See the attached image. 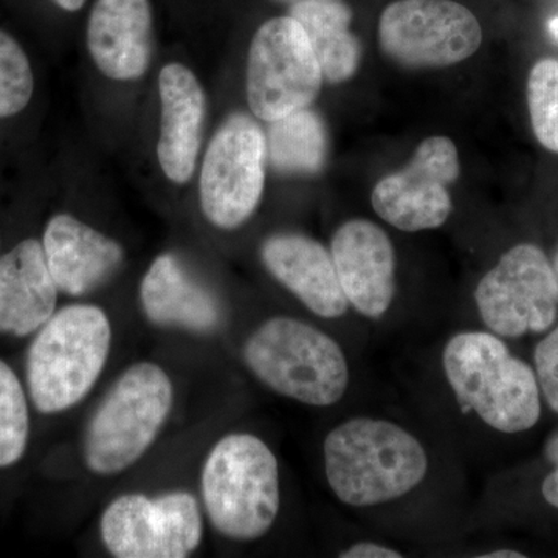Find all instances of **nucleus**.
Returning a JSON list of instances; mask_svg holds the SVG:
<instances>
[{"instance_id":"18","label":"nucleus","mask_w":558,"mask_h":558,"mask_svg":"<svg viewBox=\"0 0 558 558\" xmlns=\"http://www.w3.org/2000/svg\"><path fill=\"white\" fill-rule=\"evenodd\" d=\"M58 286L43 244L22 241L0 259V332L25 337L54 314Z\"/></svg>"},{"instance_id":"21","label":"nucleus","mask_w":558,"mask_h":558,"mask_svg":"<svg viewBox=\"0 0 558 558\" xmlns=\"http://www.w3.org/2000/svg\"><path fill=\"white\" fill-rule=\"evenodd\" d=\"M510 481L508 520L558 531V427L549 433L537 458Z\"/></svg>"},{"instance_id":"29","label":"nucleus","mask_w":558,"mask_h":558,"mask_svg":"<svg viewBox=\"0 0 558 558\" xmlns=\"http://www.w3.org/2000/svg\"><path fill=\"white\" fill-rule=\"evenodd\" d=\"M60 9L65 11H78L86 0H53Z\"/></svg>"},{"instance_id":"26","label":"nucleus","mask_w":558,"mask_h":558,"mask_svg":"<svg viewBox=\"0 0 558 558\" xmlns=\"http://www.w3.org/2000/svg\"><path fill=\"white\" fill-rule=\"evenodd\" d=\"M531 365L537 376L546 411L558 417V319L535 341Z\"/></svg>"},{"instance_id":"24","label":"nucleus","mask_w":558,"mask_h":558,"mask_svg":"<svg viewBox=\"0 0 558 558\" xmlns=\"http://www.w3.org/2000/svg\"><path fill=\"white\" fill-rule=\"evenodd\" d=\"M526 95L535 138L543 148L558 154V60L545 58L532 65Z\"/></svg>"},{"instance_id":"6","label":"nucleus","mask_w":558,"mask_h":558,"mask_svg":"<svg viewBox=\"0 0 558 558\" xmlns=\"http://www.w3.org/2000/svg\"><path fill=\"white\" fill-rule=\"evenodd\" d=\"M174 389L154 363L131 366L92 417L84 442L87 468L113 475L131 468L153 446L170 416Z\"/></svg>"},{"instance_id":"13","label":"nucleus","mask_w":558,"mask_h":558,"mask_svg":"<svg viewBox=\"0 0 558 558\" xmlns=\"http://www.w3.org/2000/svg\"><path fill=\"white\" fill-rule=\"evenodd\" d=\"M330 255L349 307L379 322L396 300V250L387 231L368 219H351L330 241Z\"/></svg>"},{"instance_id":"12","label":"nucleus","mask_w":558,"mask_h":558,"mask_svg":"<svg viewBox=\"0 0 558 558\" xmlns=\"http://www.w3.org/2000/svg\"><path fill=\"white\" fill-rule=\"evenodd\" d=\"M461 172L449 137L425 138L403 170L385 175L371 193L380 219L407 233L440 229L453 211L450 185Z\"/></svg>"},{"instance_id":"30","label":"nucleus","mask_w":558,"mask_h":558,"mask_svg":"<svg viewBox=\"0 0 558 558\" xmlns=\"http://www.w3.org/2000/svg\"><path fill=\"white\" fill-rule=\"evenodd\" d=\"M548 28L550 35L558 40V16L554 17V20L549 22Z\"/></svg>"},{"instance_id":"28","label":"nucleus","mask_w":558,"mask_h":558,"mask_svg":"<svg viewBox=\"0 0 558 558\" xmlns=\"http://www.w3.org/2000/svg\"><path fill=\"white\" fill-rule=\"evenodd\" d=\"M526 550L515 548V546H497V548L481 550V554H475L480 558H524L529 557Z\"/></svg>"},{"instance_id":"7","label":"nucleus","mask_w":558,"mask_h":558,"mask_svg":"<svg viewBox=\"0 0 558 558\" xmlns=\"http://www.w3.org/2000/svg\"><path fill=\"white\" fill-rule=\"evenodd\" d=\"M476 314L484 328L512 341L538 337L558 319V278L542 245L521 241L481 277Z\"/></svg>"},{"instance_id":"19","label":"nucleus","mask_w":558,"mask_h":558,"mask_svg":"<svg viewBox=\"0 0 558 558\" xmlns=\"http://www.w3.org/2000/svg\"><path fill=\"white\" fill-rule=\"evenodd\" d=\"M140 299L146 317L159 326L209 332L220 323L218 301L172 255L154 260Z\"/></svg>"},{"instance_id":"3","label":"nucleus","mask_w":558,"mask_h":558,"mask_svg":"<svg viewBox=\"0 0 558 558\" xmlns=\"http://www.w3.org/2000/svg\"><path fill=\"white\" fill-rule=\"evenodd\" d=\"M253 376L279 396L328 409L347 396L351 368L339 341L310 323L271 317L245 341Z\"/></svg>"},{"instance_id":"20","label":"nucleus","mask_w":558,"mask_h":558,"mask_svg":"<svg viewBox=\"0 0 558 558\" xmlns=\"http://www.w3.org/2000/svg\"><path fill=\"white\" fill-rule=\"evenodd\" d=\"M289 16L306 33L323 78L340 84L357 73L362 46L351 32L352 11L347 3L340 0L295 2Z\"/></svg>"},{"instance_id":"8","label":"nucleus","mask_w":558,"mask_h":558,"mask_svg":"<svg viewBox=\"0 0 558 558\" xmlns=\"http://www.w3.org/2000/svg\"><path fill=\"white\" fill-rule=\"evenodd\" d=\"M323 72L303 27L290 16L264 22L250 44L247 100L259 120L275 121L310 108Z\"/></svg>"},{"instance_id":"11","label":"nucleus","mask_w":558,"mask_h":558,"mask_svg":"<svg viewBox=\"0 0 558 558\" xmlns=\"http://www.w3.org/2000/svg\"><path fill=\"white\" fill-rule=\"evenodd\" d=\"M101 537L113 557H189L201 545L199 506L186 492H171L154 499L123 495L102 513Z\"/></svg>"},{"instance_id":"9","label":"nucleus","mask_w":558,"mask_h":558,"mask_svg":"<svg viewBox=\"0 0 558 558\" xmlns=\"http://www.w3.org/2000/svg\"><path fill=\"white\" fill-rule=\"evenodd\" d=\"M266 134L244 113H233L209 143L201 172L205 218L223 230L247 222L263 199Z\"/></svg>"},{"instance_id":"17","label":"nucleus","mask_w":558,"mask_h":558,"mask_svg":"<svg viewBox=\"0 0 558 558\" xmlns=\"http://www.w3.org/2000/svg\"><path fill=\"white\" fill-rule=\"evenodd\" d=\"M161 101L160 167L171 182H190L199 156L207 97L199 80L179 62L165 65L159 76Z\"/></svg>"},{"instance_id":"10","label":"nucleus","mask_w":558,"mask_h":558,"mask_svg":"<svg viewBox=\"0 0 558 558\" xmlns=\"http://www.w3.org/2000/svg\"><path fill=\"white\" fill-rule=\"evenodd\" d=\"M379 43L387 57L407 68H449L476 53L483 28L453 0H398L381 13Z\"/></svg>"},{"instance_id":"1","label":"nucleus","mask_w":558,"mask_h":558,"mask_svg":"<svg viewBox=\"0 0 558 558\" xmlns=\"http://www.w3.org/2000/svg\"><path fill=\"white\" fill-rule=\"evenodd\" d=\"M440 368L462 413L505 438L542 424L546 409L531 362L487 329L459 330L444 343Z\"/></svg>"},{"instance_id":"22","label":"nucleus","mask_w":558,"mask_h":558,"mask_svg":"<svg viewBox=\"0 0 558 558\" xmlns=\"http://www.w3.org/2000/svg\"><path fill=\"white\" fill-rule=\"evenodd\" d=\"M325 121L310 108L270 121L267 160L282 174H317L328 159Z\"/></svg>"},{"instance_id":"4","label":"nucleus","mask_w":558,"mask_h":558,"mask_svg":"<svg viewBox=\"0 0 558 558\" xmlns=\"http://www.w3.org/2000/svg\"><path fill=\"white\" fill-rule=\"evenodd\" d=\"M202 495L209 520L220 534L238 542L263 538L281 508L278 459L258 436H226L205 461Z\"/></svg>"},{"instance_id":"15","label":"nucleus","mask_w":558,"mask_h":558,"mask_svg":"<svg viewBox=\"0 0 558 558\" xmlns=\"http://www.w3.org/2000/svg\"><path fill=\"white\" fill-rule=\"evenodd\" d=\"M87 46L102 75L116 81L142 78L153 53L149 0H97L87 24Z\"/></svg>"},{"instance_id":"14","label":"nucleus","mask_w":558,"mask_h":558,"mask_svg":"<svg viewBox=\"0 0 558 558\" xmlns=\"http://www.w3.org/2000/svg\"><path fill=\"white\" fill-rule=\"evenodd\" d=\"M271 277L312 312L337 319L351 310L341 289L330 250L301 233L271 234L260 247Z\"/></svg>"},{"instance_id":"5","label":"nucleus","mask_w":558,"mask_h":558,"mask_svg":"<svg viewBox=\"0 0 558 558\" xmlns=\"http://www.w3.org/2000/svg\"><path fill=\"white\" fill-rule=\"evenodd\" d=\"M112 330L97 306L75 304L53 314L28 352V389L36 409L60 413L81 402L100 377Z\"/></svg>"},{"instance_id":"27","label":"nucleus","mask_w":558,"mask_h":558,"mask_svg":"<svg viewBox=\"0 0 558 558\" xmlns=\"http://www.w3.org/2000/svg\"><path fill=\"white\" fill-rule=\"evenodd\" d=\"M340 558H402L403 554L400 553L395 546H389L387 543L377 542V539H359V542L351 543L347 548L341 549L339 553Z\"/></svg>"},{"instance_id":"31","label":"nucleus","mask_w":558,"mask_h":558,"mask_svg":"<svg viewBox=\"0 0 558 558\" xmlns=\"http://www.w3.org/2000/svg\"><path fill=\"white\" fill-rule=\"evenodd\" d=\"M550 256V260H553L554 270H556L557 278H558V242L556 245V248H554L553 255Z\"/></svg>"},{"instance_id":"23","label":"nucleus","mask_w":558,"mask_h":558,"mask_svg":"<svg viewBox=\"0 0 558 558\" xmlns=\"http://www.w3.org/2000/svg\"><path fill=\"white\" fill-rule=\"evenodd\" d=\"M27 399L13 369L0 360V468L16 464L27 449Z\"/></svg>"},{"instance_id":"2","label":"nucleus","mask_w":558,"mask_h":558,"mask_svg":"<svg viewBox=\"0 0 558 558\" xmlns=\"http://www.w3.org/2000/svg\"><path fill=\"white\" fill-rule=\"evenodd\" d=\"M323 465L341 505L366 510L400 501L428 478L427 447L391 418L349 417L323 440Z\"/></svg>"},{"instance_id":"25","label":"nucleus","mask_w":558,"mask_h":558,"mask_svg":"<svg viewBox=\"0 0 558 558\" xmlns=\"http://www.w3.org/2000/svg\"><path fill=\"white\" fill-rule=\"evenodd\" d=\"M35 80L31 61L20 44L0 32V119H9L27 108Z\"/></svg>"},{"instance_id":"16","label":"nucleus","mask_w":558,"mask_h":558,"mask_svg":"<svg viewBox=\"0 0 558 558\" xmlns=\"http://www.w3.org/2000/svg\"><path fill=\"white\" fill-rule=\"evenodd\" d=\"M43 248L58 290L72 296L101 288L120 270L124 259L119 242L70 215L50 219Z\"/></svg>"},{"instance_id":"32","label":"nucleus","mask_w":558,"mask_h":558,"mask_svg":"<svg viewBox=\"0 0 558 558\" xmlns=\"http://www.w3.org/2000/svg\"><path fill=\"white\" fill-rule=\"evenodd\" d=\"M288 2H311V0H288Z\"/></svg>"}]
</instances>
